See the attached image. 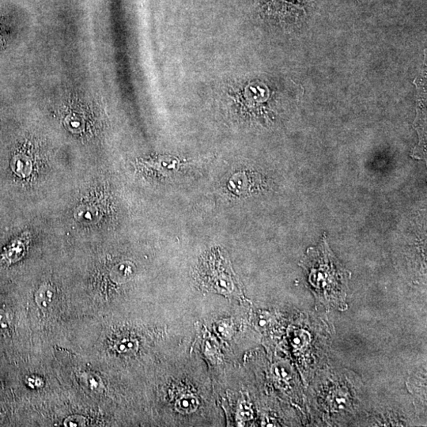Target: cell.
<instances>
[{"label":"cell","mask_w":427,"mask_h":427,"mask_svg":"<svg viewBox=\"0 0 427 427\" xmlns=\"http://www.w3.org/2000/svg\"><path fill=\"white\" fill-rule=\"evenodd\" d=\"M249 176L245 173L235 174L230 181V189L236 194L246 193L253 185L252 178Z\"/></svg>","instance_id":"8992f818"},{"label":"cell","mask_w":427,"mask_h":427,"mask_svg":"<svg viewBox=\"0 0 427 427\" xmlns=\"http://www.w3.org/2000/svg\"><path fill=\"white\" fill-rule=\"evenodd\" d=\"M198 276L203 287L208 291L227 297H241L238 279L221 249H214L207 255L200 266Z\"/></svg>","instance_id":"7a4b0ae2"},{"label":"cell","mask_w":427,"mask_h":427,"mask_svg":"<svg viewBox=\"0 0 427 427\" xmlns=\"http://www.w3.org/2000/svg\"><path fill=\"white\" fill-rule=\"evenodd\" d=\"M300 265L306 272L317 298L325 305L343 308L351 273L336 259L325 234L319 246L308 248Z\"/></svg>","instance_id":"6da1fadb"},{"label":"cell","mask_w":427,"mask_h":427,"mask_svg":"<svg viewBox=\"0 0 427 427\" xmlns=\"http://www.w3.org/2000/svg\"><path fill=\"white\" fill-rule=\"evenodd\" d=\"M13 172L21 178H26L32 172L31 161L22 155H17L13 158L11 164Z\"/></svg>","instance_id":"9c48e42d"},{"label":"cell","mask_w":427,"mask_h":427,"mask_svg":"<svg viewBox=\"0 0 427 427\" xmlns=\"http://www.w3.org/2000/svg\"><path fill=\"white\" fill-rule=\"evenodd\" d=\"M198 405L200 402L195 395H185L176 402L175 409L182 415H188L196 411Z\"/></svg>","instance_id":"ba28073f"},{"label":"cell","mask_w":427,"mask_h":427,"mask_svg":"<svg viewBox=\"0 0 427 427\" xmlns=\"http://www.w3.org/2000/svg\"><path fill=\"white\" fill-rule=\"evenodd\" d=\"M135 270L133 264L122 262L117 264L110 272V277L117 283L128 282L135 275Z\"/></svg>","instance_id":"277c9868"},{"label":"cell","mask_w":427,"mask_h":427,"mask_svg":"<svg viewBox=\"0 0 427 427\" xmlns=\"http://www.w3.org/2000/svg\"><path fill=\"white\" fill-rule=\"evenodd\" d=\"M10 326L9 317L7 312L0 310V332H5Z\"/></svg>","instance_id":"8fae6325"},{"label":"cell","mask_w":427,"mask_h":427,"mask_svg":"<svg viewBox=\"0 0 427 427\" xmlns=\"http://www.w3.org/2000/svg\"><path fill=\"white\" fill-rule=\"evenodd\" d=\"M75 219L85 224H92L98 222L99 219V210L95 206L82 205L77 208L75 211Z\"/></svg>","instance_id":"5b68a950"},{"label":"cell","mask_w":427,"mask_h":427,"mask_svg":"<svg viewBox=\"0 0 427 427\" xmlns=\"http://www.w3.org/2000/svg\"><path fill=\"white\" fill-rule=\"evenodd\" d=\"M85 420L82 417L79 416H72L70 417L68 419H66L64 424L65 425L68 426H78V425H84Z\"/></svg>","instance_id":"7c38bea8"},{"label":"cell","mask_w":427,"mask_h":427,"mask_svg":"<svg viewBox=\"0 0 427 427\" xmlns=\"http://www.w3.org/2000/svg\"><path fill=\"white\" fill-rule=\"evenodd\" d=\"M30 241V234L24 233L21 236L15 238L14 241L10 243V245L5 248L2 254V261L7 264L18 261L23 257L25 252L26 245Z\"/></svg>","instance_id":"3957f363"},{"label":"cell","mask_w":427,"mask_h":427,"mask_svg":"<svg viewBox=\"0 0 427 427\" xmlns=\"http://www.w3.org/2000/svg\"><path fill=\"white\" fill-rule=\"evenodd\" d=\"M137 349H138V344L136 340H133V339H123L117 345V351L124 354L135 352Z\"/></svg>","instance_id":"30bf717a"},{"label":"cell","mask_w":427,"mask_h":427,"mask_svg":"<svg viewBox=\"0 0 427 427\" xmlns=\"http://www.w3.org/2000/svg\"><path fill=\"white\" fill-rule=\"evenodd\" d=\"M55 297V291H54L53 287L50 286L49 284H44L41 286L38 291L35 294V301L39 305L40 308H49L50 305L52 303Z\"/></svg>","instance_id":"52a82bcc"}]
</instances>
